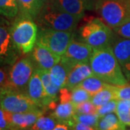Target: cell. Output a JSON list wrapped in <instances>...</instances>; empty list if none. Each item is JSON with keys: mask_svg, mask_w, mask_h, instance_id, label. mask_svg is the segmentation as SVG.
<instances>
[{"mask_svg": "<svg viewBox=\"0 0 130 130\" xmlns=\"http://www.w3.org/2000/svg\"><path fill=\"white\" fill-rule=\"evenodd\" d=\"M90 64L94 75L105 83L116 86L127 85L128 79L111 46L94 49Z\"/></svg>", "mask_w": 130, "mask_h": 130, "instance_id": "1", "label": "cell"}, {"mask_svg": "<svg viewBox=\"0 0 130 130\" xmlns=\"http://www.w3.org/2000/svg\"><path fill=\"white\" fill-rule=\"evenodd\" d=\"M79 38L94 49L111 46L116 35L101 18L90 17L80 26Z\"/></svg>", "mask_w": 130, "mask_h": 130, "instance_id": "2", "label": "cell"}, {"mask_svg": "<svg viewBox=\"0 0 130 130\" xmlns=\"http://www.w3.org/2000/svg\"><path fill=\"white\" fill-rule=\"evenodd\" d=\"M33 20L30 16L21 13L12 23V38L22 55L31 52L37 41L38 29Z\"/></svg>", "mask_w": 130, "mask_h": 130, "instance_id": "3", "label": "cell"}, {"mask_svg": "<svg viewBox=\"0 0 130 130\" xmlns=\"http://www.w3.org/2000/svg\"><path fill=\"white\" fill-rule=\"evenodd\" d=\"M94 9L112 29L130 22V0H95Z\"/></svg>", "mask_w": 130, "mask_h": 130, "instance_id": "4", "label": "cell"}, {"mask_svg": "<svg viewBox=\"0 0 130 130\" xmlns=\"http://www.w3.org/2000/svg\"><path fill=\"white\" fill-rule=\"evenodd\" d=\"M81 19L79 17L54 9L48 5L43 6L36 18L40 28L70 32H74Z\"/></svg>", "mask_w": 130, "mask_h": 130, "instance_id": "5", "label": "cell"}, {"mask_svg": "<svg viewBox=\"0 0 130 130\" xmlns=\"http://www.w3.org/2000/svg\"><path fill=\"white\" fill-rule=\"evenodd\" d=\"M36 69L35 61L29 56L19 59L9 71L7 83L4 89L26 93L29 81Z\"/></svg>", "mask_w": 130, "mask_h": 130, "instance_id": "6", "label": "cell"}, {"mask_svg": "<svg viewBox=\"0 0 130 130\" xmlns=\"http://www.w3.org/2000/svg\"><path fill=\"white\" fill-rule=\"evenodd\" d=\"M0 106L9 113L46 112L37 106L26 93L17 92L9 89H2L0 99Z\"/></svg>", "mask_w": 130, "mask_h": 130, "instance_id": "7", "label": "cell"}, {"mask_svg": "<svg viewBox=\"0 0 130 130\" xmlns=\"http://www.w3.org/2000/svg\"><path fill=\"white\" fill-rule=\"evenodd\" d=\"M74 38V32L40 28L36 43L46 46L57 55L62 56Z\"/></svg>", "mask_w": 130, "mask_h": 130, "instance_id": "8", "label": "cell"}, {"mask_svg": "<svg viewBox=\"0 0 130 130\" xmlns=\"http://www.w3.org/2000/svg\"><path fill=\"white\" fill-rule=\"evenodd\" d=\"M0 14V66L11 67L22 56L11 34L12 24Z\"/></svg>", "mask_w": 130, "mask_h": 130, "instance_id": "9", "label": "cell"}, {"mask_svg": "<svg viewBox=\"0 0 130 130\" xmlns=\"http://www.w3.org/2000/svg\"><path fill=\"white\" fill-rule=\"evenodd\" d=\"M26 94L37 106L46 111L48 110V106L54 102L45 92L37 67H36L29 81Z\"/></svg>", "mask_w": 130, "mask_h": 130, "instance_id": "10", "label": "cell"}, {"mask_svg": "<svg viewBox=\"0 0 130 130\" xmlns=\"http://www.w3.org/2000/svg\"><path fill=\"white\" fill-rule=\"evenodd\" d=\"M95 0H54L48 4L52 8L83 18L85 11L95 8Z\"/></svg>", "mask_w": 130, "mask_h": 130, "instance_id": "11", "label": "cell"}, {"mask_svg": "<svg viewBox=\"0 0 130 130\" xmlns=\"http://www.w3.org/2000/svg\"><path fill=\"white\" fill-rule=\"evenodd\" d=\"M94 48L90 45L74 38L61 58L73 66L77 63H89Z\"/></svg>", "mask_w": 130, "mask_h": 130, "instance_id": "12", "label": "cell"}, {"mask_svg": "<svg viewBox=\"0 0 130 130\" xmlns=\"http://www.w3.org/2000/svg\"><path fill=\"white\" fill-rule=\"evenodd\" d=\"M111 47L126 78L130 80V40L116 36Z\"/></svg>", "mask_w": 130, "mask_h": 130, "instance_id": "13", "label": "cell"}, {"mask_svg": "<svg viewBox=\"0 0 130 130\" xmlns=\"http://www.w3.org/2000/svg\"><path fill=\"white\" fill-rule=\"evenodd\" d=\"M32 52V58L38 67L50 71L61 59V56L52 52L46 47L36 43Z\"/></svg>", "mask_w": 130, "mask_h": 130, "instance_id": "14", "label": "cell"}, {"mask_svg": "<svg viewBox=\"0 0 130 130\" xmlns=\"http://www.w3.org/2000/svg\"><path fill=\"white\" fill-rule=\"evenodd\" d=\"M45 112L28 113H9L6 111L7 118L9 124V129L13 130H29L36 123L38 119Z\"/></svg>", "mask_w": 130, "mask_h": 130, "instance_id": "15", "label": "cell"}, {"mask_svg": "<svg viewBox=\"0 0 130 130\" xmlns=\"http://www.w3.org/2000/svg\"><path fill=\"white\" fill-rule=\"evenodd\" d=\"M93 74V70L89 63H77L70 70L65 88L72 90L84 79Z\"/></svg>", "mask_w": 130, "mask_h": 130, "instance_id": "16", "label": "cell"}, {"mask_svg": "<svg viewBox=\"0 0 130 130\" xmlns=\"http://www.w3.org/2000/svg\"><path fill=\"white\" fill-rule=\"evenodd\" d=\"M75 114L74 105L72 102H59L56 108L51 111V115L58 123L68 124H74L73 116Z\"/></svg>", "mask_w": 130, "mask_h": 130, "instance_id": "17", "label": "cell"}, {"mask_svg": "<svg viewBox=\"0 0 130 130\" xmlns=\"http://www.w3.org/2000/svg\"><path fill=\"white\" fill-rule=\"evenodd\" d=\"M73 65L62 58L50 70V75L53 83L60 88H65L68 74Z\"/></svg>", "mask_w": 130, "mask_h": 130, "instance_id": "18", "label": "cell"}, {"mask_svg": "<svg viewBox=\"0 0 130 130\" xmlns=\"http://www.w3.org/2000/svg\"><path fill=\"white\" fill-rule=\"evenodd\" d=\"M95 128L96 130H124L126 125L121 123L117 114L113 112L100 117Z\"/></svg>", "mask_w": 130, "mask_h": 130, "instance_id": "19", "label": "cell"}, {"mask_svg": "<svg viewBox=\"0 0 130 130\" xmlns=\"http://www.w3.org/2000/svg\"><path fill=\"white\" fill-rule=\"evenodd\" d=\"M37 68L46 95L53 101H58L61 88L53 83L49 71L43 70L38 67Z\"/></svg>", "mask_w": 130, "mask_h": 130, "instance_id": "20", "label": "cell"}, {"mask_svg": "<svg viewBox=\"0 0 130 130\" xmlns=\"http://www.w3.org/2000/svg\"><path fill=\"white\" fill-rule=\"evenodd\" d=\"M19 10L22 14H27L36 19L43 9L44 4L42 0H16Z\"/></svg>", "mask_w": 130, "mask_h": 130, "instance_id": "21", "label": "cell"}, {"mask_svg": "<svg viewBox=\"0 0 130 130\" xmlns=\"http://www.w3.org/2000/svg\"><path fill=\"white\" fill-rule=\"evenodd\" d=\"M116 85H108L106 88L95 94L91 97L90 101L93 103L95 106H101L111 100L116 99ZM117 100V99H116Z\"/></svg>", "mask_w": 130, "mask_h": 130, "instance_id": "22", "label": "cell"}, {"mask_svg": "<svg viewBox=\"0 0 130 130\" xmlns=\"http://www.w3.org/2000/svg\"><path fill=\"white\" fill-rule=\"evenodd\" d=\"M108 85L109 84L105 83L102 79L98 78V77L93 74L92 76L84 79L77 87L83 88L93 96L99 91L102 90L103 89L106 88L108 86Z\"/></svg>", "mask_w": 130, "mask_h": 130, "instance_id": "23", "label": "cell"}, {"mask_svg": "<svg viewBox=\"0 0 130 130\" xmlns=\"http://www.w3.org/2000/svg\"><path fill=\"white\" fill-rule=\"evenodd\" d=\"M19 12L16 0H0V14L7 18H15Z\"/></svg>", "mask_w": 130, "mask_h": 130, "instance_id": "24", "label": "cell"}, {"mask_svg": "<svg viewBox=\"0 0 130 130\" xmlns=\"http://www.w3.org/2000/svg\"><path fill=\"white\" fill-rule=\"evenodd\" d=\"M116 113L123 124L130 126V100L118 101Z\"/></svg>", "mask_w": 130, "mask_h": 130, "instance_id": "25", "label": "cell"}, {"mask_svg": "<svg viewBox=\"0 0 130 130\" xmlns=\"http://www.w3.org/2000/svg\"><path fill=\"white\" fill-rule=\"evenodd\" d=\"M58 122L50 116H41L29 130H54Z\"/></svg>", "mask_w": 130, "mask_h": 130, "instance_id": "26", "label": "cell"}, {"mask_svg": "<svg viewBox=\"0 0 130 130\" xmlns=\"http://www.w3.org/2000/svg\"><path fill=\"white\" fill-rule=\"evenodd\" d=\"M92 95L90 93L79 87H75L73 90H72L71 93V101L76 105L80 103L90 101Z\"/></svg>", "mask_w": 130, "mask_h": 130, "instance_id": "27", "label": "cell"}, {"mask_svg": "<svg viewBox=\"0 0 130 130\" xmlns=\"http://www.w3.org/2000/svg\"><path fill=\"white\" fill-rule=\"evenodd\" d=\"M100 116L97 113L95 114H84V113H75L73 116V119L75 122L81 123L85 125L95 127L99 120Z\"/></svg>", "mask_w": 130, "mask_h": 130, "instance_id": "28", "label": "cell"}, {"mask_svg": "<svg viewBox=\"0 0 130 130\" xmlns=\"http://www.w3.org/2000/svg\"><path fill=\"white\" fill-rule=\"evenodd\" d=\"M75 113L95 114L97 113V106H95L90 101H85L74 105Z\"/></svg>", "mask_w": 130, "mask_h": 130, "instance_id": "29", "label": "cell"}, {"mask_svg": "<svg viewBox=\"0 0 130 130\" xmlns=\"http://www.w3.org/2000/svg\"><path fill=\"white\" fill-rule=\"evenodd\" d=\"M118 104V100L113 99L111 101L108 102L106 104L97 107V114L100 117L105 116L108 113L116 112V108Z\"/></svg>", "mask_w": 130, "mask_h": 130, "instance_id": "30", "label": "cell"}, {"mask_svg": "<svg viewBox=\"0 0 130 130\" xmlns=\"http://www.w3.org/2000/svg\"><path fill=\"white\" fill-rule=\"evenodd\" d=\"M117 36L130 40V22L113 29Z\"/></svg>", "mask_w": 130, "mask_h": 130, "instance_id": "31", "label": "cell"}, {"mask_svg": "<svg viewBox=\"0 0 130 130\" xmlns=\"http://www.w3.org/2000/svg\"><path fill=\"white\" fill-rule=\"evenodd\" d=\"M116 99L120 100H130V85L117 86L116 88Z\"/></svg>", "mask_w": 130, "mask_h": 130, "instance_id": "32", "label": "cell"}, {"mask_svg": "<svg viewBox=\"0 0 130 130\" xmlns=\"http://www.w3.org/2000/svg\"><path fill=\"white\" fill-rule=\"evenodd\" d=\"M10 67L0 66V89H4L7 83Z\"/></svg>", "mask_w": 130, "mask_h": 130, "instance_id": "33", "label": "cell"}, {"mask_svg": "<svg viewBox=\"0 0 130 130\" xmlns=\"http://www.w3.org/2000/svg\"><path fill=\"white\" fill-rule=\"evenodd\" d=\"M0 129H9V124L7 118L6 111L0 106Z\"/></svg>", "mask_w": 130, "mask_h": 130, "instance_id": "34", "label": "cell"}, {"mask_svg": "<svg viewBox=\"0 0 130 130\" xmlns=\"http://www.w3.org/2000/svg\"><path fill=\"white\" fill-rule=\"evenodd\" d=\"M71 129L72 130H96L95 128L93 126L85 125V124L75 122V121L74 122V124L71 126Z\"/></svg>", "mask_w": 130, "mask_h": 130, "instance_id": "35", "label": "cell"}, {"mask_svg": "<svg viewBox=\"0 0 130 130\" xmlns=\"http://www.w3.org/2000/svg\"><path fill=\"white\" fill-rule=\"evenodd\" d=\"M54 130H72V129H71V126L68 124L58 123Z\"/></svg>", "mask_w": 130, "mask_h": 130, "instance_id": "36", "label": "cell"}, {"mask_svg": "<svg viewBox=\"0 0 130 130\" xmlns=\"http://www.w3.org/2000/svg\"><path fill=\"white\" fill-rule=\"evenodd\" d=\"M54 0H42V2H43L44 5H48V4H51V2H53Z\"/></svg>", "mask_w": 130, "mask_h": 130, "instance_id": "37", "label": "cell"}, {"mask_svg": "<svg viewBox=\"0 0 130 130\" xmlns=\"http://www.w3.org/2000/svg\"><path fill=\"white\" fill-rule=\"evenodd\" d=\"M2 89H0V99H1V95H2Z\"/></svg>", "mask_w": 130, "mask_h": 130, "instance_id": "38", "label": "cell"}, {"mask_svg": "<svg viewBox=\"0 0 130 130\" xmlns=\"http://www.w3.org/2000/svg\"><path fill=\"white\" fill-rule=\"evenodd\" d=\"M3 130H13V129H3Z\"/></svg>", "mask_w": 130, "mask_h": 130, "instance_id": "39", "label": "cell"}, {"mask_svg": "<svg viewBox=\"0 0 130 130\" xmlns=\"http://www.w3.org/2000/svg\"><path fill=\"white\" fill-rule=\"evenodd\" d=\"M124 130H130V129H124Z\"/></svg>", "mask_w": 130, "mask_h": 130, "instance_id": "40", "label": "cell"}]
</instances>
